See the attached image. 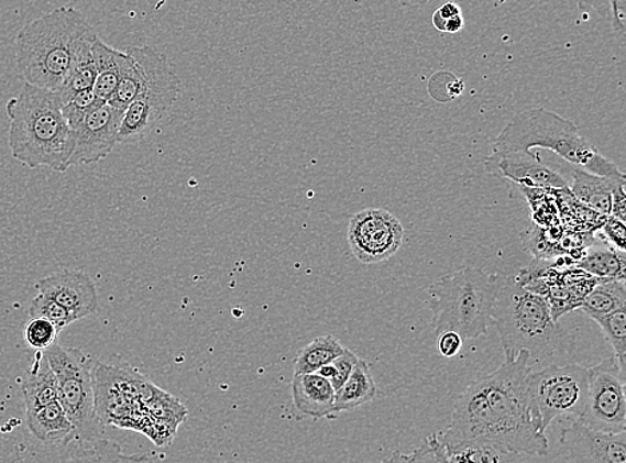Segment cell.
Wrapping results in <instances>:
<instances>
[{"label":"cell","instance_id":"cell-1","mask_svg":"<svg viewBox=\"0 0 626 463\" xmlns=\"http://www.w3.org/2000/svg\"><path fill=\"white\" fill-rule=\"evenodd\" d=\"M529 353L505 355L504 364L474 381L455 399L452 422L442 436L446 448L468 441L492 443L518 455H547L548 438L530 417Z\"/></svg>","mask_w":626,"mask_h":463},{"label":"cell","instance_id":"cell-2","mask_svg":"<svg viewBox=\"0 0 626 463\" xmlns=\"http://www.w3.org/2000/svg\"><path fill=\"white\" fill-rule=\"evenodd\" d=\"M59 91L24 84L6 103L10 121L12 158L30 168L47 167L66 173L74 148V134L64 115Z\"/></svg>","mask_w":626,"mask_h":463},{"label":"cell","instance_id":"cell-3","mask_svg":"<svg viewBox=\"0 0 626 463\" xmlns=\"http://www.w3.org/2000/svg\"><path fill=\"white\" fill-rule=\"evenodd\" d=\"M505 355L529 353L531 368L550 362L562 364L574 350V337L554 321L549 300L513 277L501 286L493 311Z\"/></svg>","mask_w":626,"mask_h":463},{"label":"cell","instance_id":"cell-4","mask_svg":"<svg viewBox=\"0 0 626 463\" xmlns=\"http://www.w3.org/2000/svg\"><path fill=\"white\" fill-rule=\"evenodd\" d=\"M91 31L83 12L70 5L35 18L15 37L19 73L26 84L61 91L80 41Z\"/></svg>","mask_w":626,"mask_h":463},{"label":"cell","instance_id":"cell-5","mask_svg":"<svg viewBox=\"0 0 626 463\" xmlns=\"http://www.w3.org/2000/svg\"><path fill=\"white\" fill-rule=\"evenodd\" d=\"M534 148L550 150L582 170L625 179V174L615 162L606 158L585 140L572 121L545 109L519 112L501 131L491 153L529 152Z\"/></svg>","mask_w":626,"mask_h":463},{"label":"cell","instance_id":"cell-6","mask_svg":"<svg viewBox=\"0 0 626 463\" xmlns=\"http://www.w3.org/2000/svg\"><path fill=\"white\" fill-rule=\"evenodd\" d=\"M499 275L466 267L429 287L436 334L453 330L465 340L490 333L501 289Z\"/></svg>","mask_w":626,"mask_h":463},{"label":"cell","instance_id":"cell-7","mask_svg":"<svg viewBox=\"0 0 626 463\" xmlns=\"http://www.w3.org/2000/svg\"><path fill=\"white\" fill-rule=\"evenodd\" d=\"M129 49L143 67V84L140 93L123 111L121 143L150 133L172 110L180 93L178 75L164 53L150 46Z\"/></svg>","mask_w":626,"mask_h":463},{"label":"cell","instance_id":"cell-8","mask_svg":"<svg viewBox=\"0 0 626 463\" xmlns=\"http://www.w3.org/2000/svg\"><path fill=\"white\" fill-rule=\"evenodd\" d=\"M43 353L58 381V400L73 423L74 440H98L105 427L94 403L91 356L79 349L61 346L58 341Z\"/></svg>","mask_w":626,"mask_h":463},{"label":"cell","instance_id":"cell-9","mask_svg":"<svg viewBox=\"0 0 626 463\" xmlns=\"http://www.w3.org/2000/svg\"><path fill=\"white\" fill-rule=\"evenodd\" d=\"M590 390V368L579 364H552L529 377L530 417L538 433L563 417L579 419Z\"/></svg>","mask_w":626,"mask_h":463},{"label":"cell","instance_id":"cell-10","mask_svg":"<svg viewBox=\"0 0 626 463\" xmlns=\"http://www.w3.org/2000/svg\"><path fill=\"white\" fill-rule=\"evenodd\" d=\"M590 368V390L579 421L585 427L622 433L626 431V377L619 372L615 356Z\"/></svg>","mask_w":626,"mask_h":463},{"label":"cell","instance_id":"cell-11","mask_svg":"<svg viewBox=\"0 0 626 463\" xmlns=\"http://www.w3.org/2000/svg\"><path fill=\"white\" fill-rule=\"evenodd\" d=\"M348 242L361 264H380L398 252L404 242V228L392 212L366 209L350 219Z\"/></svg>","mask_w":626,"mask_h":463},{"label":"cell","instance_id":"cell-12","mask_svg":"<svg viewBox=\"0 0 626 463\" xmlns=\"http://www.w3.org/2000/svg\"><path fill=\"white\" fill-rule=\"evenodd\" d=\"M123 111L98 99L73 130L74 148L68 165H92L108 158L121 143Z\"/></svg>","mask_w":626,"mask_h":463},{"label":"cell","instance_id":"cell-13","mask_svg":"<svg viewBox=\"0 0 626 463\" xmlns=\"http://www.w3.org/2000/svg\"><path fill=\"white\" fill-rule=\"evenodd\" d=\"M484 167L492 177L509 179L527 189H569L562 175L545 165L540 154L531 150L517 153H491L484 159Z\"/></svg>","mask_w":626,"mask_h":463},{"label":"cell","instance_id":"cell-14","mask_svg":"<svg viewBox=\"0 0 626 463\" xmlns=\"http://www.w3.org/2000/svg\"><path fill=\"white\" fill-rule=\"evenodd\" d=\"M561 433L565 460L593 463H626V431L604 433L569 419Z\"/></svg>","mask_w":626,"mask_h":463},{"label":"cell","instance_id":"cell-15","mask_svg":"<svg viewBox=\"0 0 626 463\" xmlns=\"http://www.w3.org/2000/svg\"><path fill=\"white\" fill-rule=\"evenodd\" d=\"M36 290L64 306L78 321L96 315L98 310L97 286L89 275L84 272L64 271L54 273L37 282Z\"/></svg>","mask_w":626,"mask_h":463},{"label":"cell","instance_id":"cell-16","mask_svg":"<svg viewBox=\"0 0 626 463\" xmlns=\"http://www.w3.org/2000/svg\"><path fill=\"white\" fill-rule=\"evenodd\" d=\"M292 397L294 406L305 417L315 421L336 418L334 387L318 373L293 375Z\"/></svg>","mask_w":626,"mask_h":463},{"label":"cell","instance_id":"cell-17","mask_svg":"<svg viewBox=\"0 0 626 463\" xmlns=\"http://www.w3.org/2000/svg\"><path fill=\"white\" fill-rule=\"evenodd\" d=\"M28 427L36 440L45 443H64L74 441V427L59 400L26 410Z\"/></svg>","mask_w":626,"mask_h":463},{"label":"cell","instance_id":"cell-18","mask_svg":"<svg viewBox=\"0 0 626 463\" xmlns=\"http://www.w3.org/2000/svg\"><path fill=\"white\" fill-rule=\"evenodd\" d=\"M573 184L569 187L573 196L587 208L603 216L611 214L612 196L619 184H626V179L604 177L573 166Z\"/></svg>","mask_w":626,"mask_h":463},{"label":"cell","instance_id":"cell-19","mask_svg":"<svg viewBox=\"0 0 626 463\" xmlns=\"http://www.w3.org/2000/svg\"><path fill=\"white\" fill-rule=\"evenodd\" d=\"M21 392L26 410L41 408V406L58 400V381L45 353L41 350H37L34 364L24 375Z\"/></svg>","mask_w":626,"mask_h":463},{"label":"cell","instance_id":"cell-20","mask_svg":"<svg viewBox=\"0 0 626 463\" xmlns=\"http://www.w3.org/2000/svg\"><path fill=\"white\" fill-rule=\"evenodd\" d=\"M377 397V386L367 361L359 360L352 374L340 389L336 392L334 415L343 411H352L360 406L372 403Z\"/></svg>","mask_w":626,"mask_h":463},{"label":"cell","instance_id":"cell-21","mask_svg":"<svg viewBox=\"0 0 626 463\" xmlns=\"http://www.w3.org/2000/svg\"><path fill=\"white\" fill-rule=\"evenodd\" d=\"M123 55V52L109 46L99 36L92 43L94 64L97 68V78L92 90L97 98L105 100V102H109L117 90Z\"/></svg>","mask_w":626,"mask_h":463},{"label":"cell","instance_id":"cell-22","mask_svg":"<svg viewBox=\"0 0 626 463\" xmlns=\"http://www.w3.org/2000/svg\"><path fill=\"white\" fill-rule=\"evenodd\" d=\"M98 37L97 31H91L80 41L77 52H75L73 65L61 97L64 103L80 91L92 89L96 84L97 68L94 64L92 43Z\"/></svg>","mask_w":626,"mask_h":463},{"label":"cell","instance_id":"cell-23","mask_svg":"<svg viewBox=\"0 0 626 463\" xmlns=\"http://www.w3.org/2000/svg\"><path fill=\"white\" fill-rule=\"evenodd\" d=\"M597 282L598 284L594 285L579 308L585 316L593 318L626 309L625 280L598 279Z\"/></svg>","mask_w":626,"mask_h":463},{"label":"cell","instance_id":"cell-24","mask_svg":"<svg viewBox=\"0 0 626 463\" xmlns=\"http://www.w3.org/2000/svg\"><path fill=\"white\" fill-rule=\"evenodd\" d=\"M345 350L338 338L331 334L319 335L306 345L294 362V375L317 373L319 367L330 364Z\"/></svg>","mask_w":626,"mask_h":463},{"label":"cell","instance_id":"cell-25","mask_svg":"<svg viewBox=\"0 0 626 463\" xmlns=\"http://www.w3.org/2000/svg\"><path fill=\"white\" fill-rule=\"evenodd\" d=\"M578 267L598 279L625 280L626 255L622 250L606 245L587 253Z\"/></svg>","mask_w":626,"mask_h":463},{"label":"cell","instance_id":"cell-26","mask_svg":"<svg viewBox=\"0 0 626 463\" xmlns=\"http://www.w3.org/2000/svg\"><path fill=\"white\" fill-rule=\"evenodd\" d=\"M447 462L462 463H499L521 461L523 455L505 452V450L480 441H468L460 445L446 448Z\"/></svg>","mask_w":626,"mask_h":463},{"label":"cell","instance_id":"cell-27","mask_svg":"<svg viewBox=\"0 0 626 463\" xmlns=\"http://www.w3.org/2000/svg\"><path fill=\"white\" fill-rule=\"evenodd\" d=\"M142 84L143 67L140 60H138L128 48L123 55L117 90L114 96L109 100V103L119 110H127L128 106L133 102L138 93H140Z\"/></svg>","mask_w":626,"mask_h":463},{"label":"cell","instance_id":"cell-28","mask_svg":"<svg viewBox=\"0 0 626 463\" xmlns=\"http://www.w3.org/2000/svg\"><path fill=\"white\" fill-rule=\"evenodd\" d=\"M142 405L149 416L161 419V421L171 422L177 427L186 421L187 409L179 403L178 398L160 389L152 382H150L145 397L142 399Z\"/></svg>","mask_w":626,"mask_h":463},{"label":"cell","instance_id":"cell-29","mask_svg":"<svg viewBox=\"0 0 626 463\" xmlns=\"http://www.w3.org/2000/svg\"><path fill=\"white\" fill-rule=\"evenodd\" d=\"M598 324L606 341L611 343L619 372L626 377V309L592 318Z\"/></svg>","mask_w":626,"mask_h":463},{"label":"cell","instance_id":"cell-30","mask_svg":"<svg viewBox=\"0 0 626 463\" xmlns=\"http://www.w3.org/2000/svg\"><path fill=\"white\" fill-rule=\"evenodd\" d=\"M29 316L30 318H45L59 331L78 321L64 306L42 293H37V296L31 300Z\"/></svg>","mask_w":626,"mask_h":463},{"label":"cell","instance_id":"cell-31","mask_svg":"<svg viewBox=\"0 0 626 463\" xmlns=\"http://www.w3.org/2000/svg\"><path fill=\"white\" fill-rule=\"evenodd\" d=\"M59 333L61 331L47 319L30 318L26 328H24V340L30 348L45 352L58 341Z\"/></svg>","mask_w":626,"mask_h":463},{"label":"cell","instance_id":"cell-32","mask_svg":"<svg viewBox=\"0 0 626 463\" xmlns=\"http://www.w3.org/2000/svg\"><path fill=\"white\" fill-rule=\"evenodd\" d=\"M393 462H447L446 447L438 440L437 434H431L425 440L421 448L408 454L394 453Z\"/></svg>","mask_w":626,"mask_h":463},{"label":"cell","instance_id":"cell-33","mask_svg":"<svg viewBox=\"0 0 626 463\" xmlns=\"http://www.w3.org/2000/svg\"><path fill=\"white\" fill-rule=\"evenodd\" d=\"M98 100L96 92L92 89H87L75 93L74 97L64 103V115L70 129L77 126L80 119L84 118L87 111L90 110L91 106Z\"/></svg>","mask_w":626,"mask_h":463},{"label":"cell","instance_id":"cell-34","mask_svg":"<svg viewBox=\"0 0 626 463\" xmlns=\"http://www.w3.org/2000/svg\"><path fill=\"white\" fill-rule=\"evenodd\" d=\"M359 360V355L345 348L343 353L331 362V365L334 367V375L333 378L330 379V384L333 385L336 392L345 384V381L349 378V375L352 374Z\"/></svg>","mask_w":626,"mask_h":463},{"label":"cell","instance_id":"cell-35","mask_svg":"<svg viewBox=\"0 0 626 463\" xmlns=\"http://www.w3.org/2000/svg\"><path fill=\"white\" fill-rule=\"evenodd\" d=\"M603 234L608 245L625 252L626 228L624 221H619V219L608 216V219H606L603 227Z\"/></svg>","mask_w":626,"mask_h":463},{"label":"cell","instance_id":"cell-36","mask_svg":"<svg viewBox=\"0 0 626 463\" xmlns=\"http://www.w3.org/2000/svg\"><path fill=\"white\" fill-rule=\"evenodd\" d=\"M462 340L463 338L453 330L442 331L438 334V350L446 359H453L461 352Z\"/></svg>","mask_w":626,"mask_h":463},{"label":"cell","instance_id":"cell-37","mask_svg":"<svg viewBox=\"0 0 626 463\" xmlns=\"http://www.w3.org/2000/svg\"><path fill=\"white\" fill-rule=\"evenodd\" d=\"M461 14L462 12L459 5L452 2H448L446 4H442L441 8L435 12L433 19H431V21H433V26L443 33V27H446V22L448 19Z\"/></svg>","mask_w":626,"mask_h":463},{"label":"cell","instance_id":"cell-38","mask_svg":"<svg viewBox=\"0 0 626 463\" xmlns=\"http://www.w3.org/2000/svg\"><path fill=\"white\" fill-rule=\"evenodd\" d=\"M626 194H625V184H619L615 191H613V196H612V208H611V214L612 217H615L617 219H619V221H624L625 222V218H626Z\"/></svg>","mask_w":626,"mask_h":463},{"label":"cell","instance_id":"cell-39","mask_svg":"<svg viewBox=\"0 0 626 463\" xmlns=\"http://www.w3.org/2000/svg\"><path fill=\"white\" fill-rule=\"evenodd\" d=\"M575 3H578L579 9L582 12L594 10L597 11L600 15H611V5L608 0H575Z\"/></svg>","mask_w":626,"mask_h":463},{"label":"cell","instance_id":"cell-40","mask_svg":"<svg viewBox=\"0 0 626 463\" xmlns=\"http://www.w3.org/2000/svg\"><path fill=\"white\" fill-rule=\"evenodd\" d=\"M608 3L611 5L613 29L616 31H624L625 26L622 11V0H608Z\"/></svg>","mask_w":626,"mask_h":463},{"label":"cell","instance_id":"cell-41","mask_svg":"<svg viewBox=\"0 0 626 463\" xmlns=\"http://www.w3.org/2000/svg\"><path fill=\"white\" fill-rule=\"evenodd\" d=\"M394 2L403 5H422L429 3L430 0H394Z\"/></svg>","mask_w":626,"mask_h":463}]
</instances>
